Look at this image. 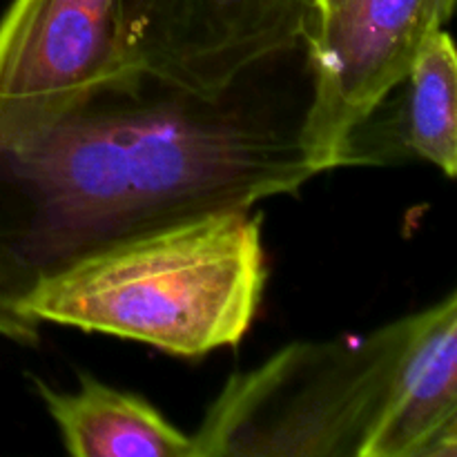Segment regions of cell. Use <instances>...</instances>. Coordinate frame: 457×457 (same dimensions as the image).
I'll return each instance as SVG.
<instances>
[{
	"label": "cell",
	"mask_w": 457,
	"mask_h": 457,
	"mask_svg": "<svg viewBox=\"0 0 457 457\" xmlns=\"http://www.w3.org/2000/svg\"><path fill=\"white\" fill-rule=\"evenodd\" d=\"M308 47L199 94L138 71L0 141V339L34 346L21 302L120 239L295 195L321 174L306 143Z\"/></svg>",
	"instance_id": "cell-1"
},
{
	"label": "cell",
	"mask_w": 457,
	"mask_h": 457,
	"mask_svg": "<svg viewBox=\"0 0 457 457\" xmlns=\"http://www.w3.org/2000/svg\"><path fill=\"white\" fill-rule=\"evenodd\" d=\"M268 281L262 217L217 210L98 248L43 277L21 302L43 324L141 342L174 357L239 346Z\"/></svg>",
	"instance_id": "cell-2"
},
{
	"label": "cell",
	"mask_w": 457,
	"mask_h": 457,
	"mask_svg": "<svg viewBox=\"0 0 457 457\" xmlns=\"http://www.w3.org/2000/svg\"><path fill=\"white\" fill-rule=\"evenodd\" d=\"M409 317L364 337L295 342L235 373L192 436L195 457H364Z\"/></svg>",
	"instance_id": "cell-3"
},
{
	"label": "cell",
	"mask_w": 457,
	"mask_h": 457,
	"mask_svg": "<svg viewBox=\"0 0 457 457\" xmlns=\"http://www.w3.org/2000/svg\"><path fill=\"white\" fill-rule=\"evenodd\" d=\"M116 9L132 65L199 94L320 34L317 0H116Z\"/></svg>",
	"instance_id": "cell-4"
},
{
	"label": "cell",
	"mask_w": 457,
	"mask_h": 457,
	"mask_svg": "<svg viewBox=\"0 0 457 457\" xmlns=\"http://www.w3.org/2000/svg\"><path fill=\"white\" fill-rule=\"evenodd\" d=\"M455 0H346L306 45L312 96L306 143L320 172L348 165L353 137L402 85Z\"/></svg>",
	"instance_id": "cell-5"
},
{
	"label": "cell",
	"mask_w": 457,
	"mask_h": 457,
	"mask_svg": "<svg viewBox=\"0 0 457 457\" xmlns=\"http://www.w3.org/2000/svg\"><path fill=\"white\" fill-rule=\"evenodd\" d=\"M134 74L116 0H12L0 18V141Z\"/></svg>",
	"instance_id": "cell-6"
},
{
	"label": "cell",
	"mask_w": 457,
	"mask_h": 457,
	"mask_svg": "<svg viewBox=\"0 0 457 457\" xmlns=\"http://www.w3.org/2000/svg\"><path fill=\"white\" fill-rule=\"evenodd\" d=\"M457 455V297L409 315L386 411L364 457Z\"/></svg>",
	"instance_id": "cell-7"
},
{
	"label": "cell",
	"mask_w": 457,
	"mask_h": 457,
	"mask_svg": "<svg viewBox=\"0 0 457 457\" xmlns=\"http://www.w3.org/2000/svg\"><path fill=\"white\" fill-rule=\"evenodd\" d=\"M62 446L76 457H195L192 436L174 427L137 393L79 375L76 391H56L34 379Z\"/></svg>",
	"instance_id": "cell-8"
},
{
	"label": "cell",
	"mask_w": 457,
	"mask_h": 457,
	"mask_svg": "<svg viewBox=\"0 0 457 457\" xmlns=\"http://www.w3.org/2000/svg\"><path fill=\"white\" fill-rule=\"evenodd\" d=\"M402 107V147L436 165L445 177L457 172V54L446 29L433 31L415 56Z\"/></svg>",
	"instance_id": "cell-9"
},
{
	"label": "cell",
	"mask_w": 457,
	"mask_h": 457,
	"mask_svg": "<svg viewBox=\"0 0 457 457\" xmlns=\"http://www.w3.org/2000/svg\"><path fill=\"white\" fill-rule=\"evenodd\" d=\"M344 3H346V0H317V9H320V34H321V27H324V22L328 21L330 13L337 12ZM315 40H312V43H315Z\"/></svg>",
	"instance_id": "cell-10"
}]
</instances>
